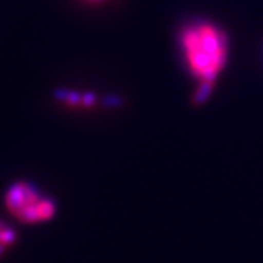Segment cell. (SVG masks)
Here are the masks:
<instances>
[{
  "label": "cell",
  "mask_w": 263,
  "mask_h": 263,
  "mask_svg": "<svg viewBox=\"0 0 263 263\" xmlns=\"http://www.w3.org/2000/svg\"><path fill=\"white\" fill-rule=\"evenodd\" d=\"M14 242L15 232L3 222H0V254L3 253L6 247L11 246Z\"/></svg>",
  "instance_id": "cell-3"
},
{
  "label": "cell",
  "mask_w": 263,
  "mask_h": 263,
  "mask_svg": "<svg viewBox=\"0 0 263 263\" xmlns=\"http://www.w3.org/2000/svg\"><path fill=\"white\" fill-rule=\"evenodd\" d=\"M89 2H101V0H89Z\"/></svg>",
  "instance_id": "cell-4"
},
{
  "label": "cell",
  "mask_w": 263,
  "mask_h": 263,
  "mask_svg": "<svg viewBox=\"0 0 263 263\" xmlns=\"http://www.w3.org/2000/svg\"><path fill=\"white\" fill-rule=\"evenodd\" d=\"M6 205L12 216L27 224L49 220L55 212L52 200L28 183L11 185L6 195Z\"/></svg>",
  "instance_id": "cell-2"
},
{
  "label": "cell",
  "mask_w": 263,
  "mask_h": 263,
  "mask_svg": "<svg viewBox=\"0 0 263 263\" xmlns=\"http://www.w3.org/2000/svg\"><path fill=\"white\" fill-rule=\"evenodd\" d=\"M229 41L222 28L205 21L192 22L181 31V52L200 87H211L227 61Z\"/></svg>",
  "instance_id": "cell-1"
}]
</instances>
